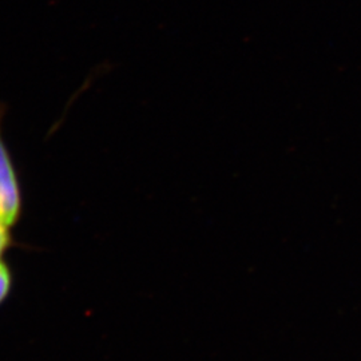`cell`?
Wrapping results in <instances>:
<instances>
[{
	"label": "cell",
	"mask_w": 361,
	"mask_h": 361,
	"mask_svg": "<svg viewBox=\"0 0 361 361\" xmlns=\"http://www.w3.org/2000/svg\"><path fill=\"white\" fill-rule=\"evenodd\" d=\"M13 245V237L10 233V226L0 222V261L7 249Z\"/></svg>",
	"instance_id": "obj_3"
},
{
	"label": "cell",
	"mask_w": 361,
	"mask_h": 361,
	"mask_svg": "<svg viewBox=\"0 0 361 361\" xmlns=\"http://www.w3.org/2000/svg\"><path fill=\"white\" fill-rule=\"evenodd\" d=\"M13 288V273L4 261H0V304L8 297Z\"/></svg>",
	"instance_id": "obj_2"
},
{
	"label": "cell",
	"mask_w": 361,
	"mask_h": 361,
	"mask_svg": "<svg viewBox=\"0 0 361 361\" xmlns=\"http://www.w3.org/2000/svg\"><path fill=\"white\" fill-rule=\"evenodd\" d=\"M4 104H0V222L13 226L23 212V194L13 154L3 135Z\"/></svg>",
	"instance_id": "obj_1"
}]
</instances>
